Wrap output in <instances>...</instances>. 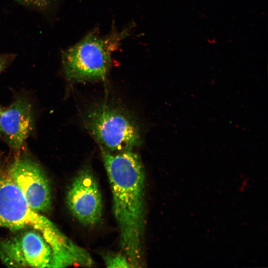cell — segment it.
Returning a JSON list of instances; mask_svg holds the SVG:
<instances>
[{
	"label": "cell",
	"instance_id": "8992f818",
	"mask_svg": "<svg viewBox=\"0 0 268 268\" xmlns=\"http://www.w3.org/2000/svg\"><path fill=\"white\" fill-rule=\"evenodd\" d=\"M6 168L29 207L38 213L49 212L51 189L40 165L27 157L18 156Z\"/></svg>",
	"mask_w": 268,
	"mask_h": 268
},
{
	"label": "cell",
	"instance_id": "ba28073f",
	"mask_svg": "<svg viewBox=\"0 0 268 268\" xmlns=\"http://www.w3.org/2000/svg\"><path fill=\"white\" fill-rule=\"evenodd\" d=\"M33 105L24 96L18 95L0 114L1 137L14 151H19L34 130Z\"/></svg>",
	"mask_w": 268,
	"mask_h": 268
},
{
	"label": "cell",
	"instance_id": "5b68a950",
	"mask_svg": "<svg viewBox=\"0 0 268 268\" xmlns=\"http://www.w3.org/2000/svg\"><path fill=\"white\" fill-rule=\"evenodd\" d=\"M0 259L8 267L54 268L52 247L34 229L1 241Z\"/></svg>",
	"mask_w": 268,
	"mask_h": 268
},
{
	"label": "cell",
	"instance_id": "52a82bcc",
	"mask_svg": "<svg viewBox=\"0 0 268 268\" xmlns=\"http://www.w3.org/2000/svg\"><path fill=\"white\" fill-rule=\"evenodd\" d=\"M67 205L82 224L93 226L102 216V197L99 184L88 168L81 169L75 176L67 193Z\"/></svg>",
	"mask_w": 268,
	"mask_h": 268
},
{
	"label": "cell",
	"instance_id": "9c48e42d",
	"mask_svg": "<svg viewBox=\"0 0 268 268\" xmlns=\"http://www.w3.org/2000/svg\"><path fill=\"white\" fill-rule=\"evenodd\" d=\"M103 260L108 268H132L124 254L109 253L104 256Z\"/></svg>",
	"mask_w": 268,
	"mask_h": 268
},
{
	"label": "cell",
	"instance_id": "6da1fadb",
	"mask_svg": "<svg viewBox=\"0 0 268 268\" xmlns=\"http://www.w3.org/2000/svg\"><path fill=\"white\" fill-rule=\"evenodd\" d=\"M120 231L121 249L132 268L140 266L145 230V172L132 150L111 152L101 148Z\"/></svg>",
	"mask_w": 268,
	"mask_h": 268
},
{
	"label": "cell",
	"instance_id": "7a4b0ae2",
	"mask_svg": "<svg viewBox=\"0 0 268 268\" xmlns=\"http://www.w3.org/2000/svg\"><path fill=\"white\" fill-rule=\"evenodd\" d=\"M0 227L13 231L27 227L37 230L56 257L67 255L73 245L52 221L29 207L7 168L3 167H0Z\"/></svg>",
	"mask_w": 268,
	"mask_h": 268
},
{
	"label": "cell",
	"instance_id": "7c38bea8",
	"mask_svg": "<svg viewBox=\"0 0 268 268\" xmlns=\"http://www.w3.org/2000/svg\"><path fill=\"white\" fill-rule=\"evenodd\" d=\"M1 108L0 107V111H1ZM1 129H0V137H1Z\"/></svg>",
	"mask_w": 268,
	"mask_h": 268
},
{
	"label": "cell",
	"instance_id": "277c9868",
	"mask_svg": "<svg viewBox=\"0 0 268 268\" xmlns=\"http://www.w3.org/2000/svg\"><path fill=\"white\" fill-rule=\"evenodd\" d=\"M84 123L101 147L109 151L132 150L140 144L137 125L128 114L112 106L104 104L93 107Z\"/></svg>",
	"mask_w": 268,
	"mask_h": 268
},
{
	"label": "cell",
	"instance_id": "30bf717a",
	"mask_svg": "<svg viewBox=\"0 0 268 268\" xmlns=\"http://www.w3.org/2000/svg\"><path fill=\"white\" fill-rule=\"evenodd\" d=\"M18 3L25 6L44 11L49 9L56 0H14Z\"/></svg>",
	"mask_w": 268,
	"mask_h": 268
},
{
	"label": "cell",
	"instance_id": "3957f363",
	"mask_svg": "<svg viewBox=\"0 0 268 268\" xmlns=\"http://www.w3.org/2000/svg\"><path fill=\"white\" fill-rule=\"evenodd\" d=\"M122 38L120 36L102 37L90 33L62 53L66 77L73 82L104 80L109 72L112 52Z\"/></svg>",
	"mask_w": 268,
	"mask_h": 268
},
{
	"label": "cell",
	"instance_id": "8fae6325",
	"mask_svg": "<svg viewBox=\"0 0 268 268\" xmlns=\"http://www.w3.org/2000/svg\"><path fill=\"white\" fill-rule=\"evenodd\" d=\"M15 58L16 55L14 53L0 54V73L12 63Z\"/></svg>",
	"mask_w": 268,
	"mask_h": 268
}]
</instances>
